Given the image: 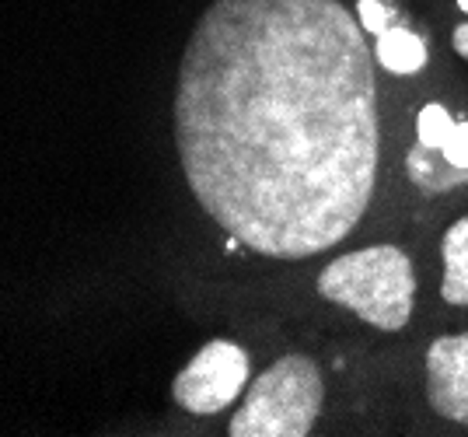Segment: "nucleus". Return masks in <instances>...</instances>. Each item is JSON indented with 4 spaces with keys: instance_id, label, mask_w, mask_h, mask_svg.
Listing matches in <instances>:
<instances>
[{
    "instance_id": "5",
    "label": "nucleus",
    "mask_w": 468,
    "mask_h": 437,
    "mask_svg": "<svg viewBox=\"0 0 468 437\" xmlns=\"http://www.w3.org/2000/svg\"><path fill=\"white\" fill-rule=\"evenodd\" d=\"M416 410L433 431H468V318L430 322L410 368Z\"/></svg>"
},
{
    "instance_id": "7",
    "label": "nucleus",
    "mask_w": 468,
    "mask_h": 437,
    "mask_svg": "<svg viewBox=\"0 0 468 437\" xmlns=\"http://www.w3.org/2000/svg\"><path fill=\"white\" fill-rule=\"evenodd\" d=\"M427 235L430 322L468 318V203L451 207L423 228Z\"/></svg>"
},
{
    "instance_id": "6",
    "label": "nucleus",
    "mask_w": 468,
    "mask_h": 437,
    "mask_svg": "<svg viewBox=\"0 0 468 437\" xmlns=\"http://www.w3.org/2000/svg\"><path fill=\"white\" fill-rule=\"evenodd\" d=\"M252 346L238 336L207 339L172 378V410L189 423L224 420L255 378Z\"/></svg>"
},
{
    "instance_id": "8",
    "label": "nucleus",
    "mask_w": 468,
    "mask_h": 437,
    "mask_svg": "<svg viewBox=\"0 0 468 437\" xmlns=\"http://www.w3.org/2000/svg\"><path fill=\"white\" fill-rule=\"evenodd\" d=\"M441 39L448 42V53L468 70V25H448L441 28Z\"/></svg>"
},
{
    "instance_id": "2",
    "label": "nucleus",
    "mask_w": 468,
    "mask_h": 437,
    "mask_svg": "<svg viewBox=\"0 0 468 437\" xmlns=\"http://www.w3.org/2000/svg\"><path fill=\"white\" fill-rule=\"evenodd\" d=\"M381 67L391 186L381 228H427L468 203V88L437 53V28L410 0H350Z\"/></svg>"
},
{
    "instance_id": "3",
    "label": "nucleus",
    "mask_w": 468,
    "mask_h": 437,
    "mask_svg": "<svg viewBox=\"0 0 468 437\" xmlns=\"http://www.w3.org/2000/svg\"><path fill=\"white\" fill-rule=\"evenodd\" d=\"M304 266L297 294L360 336L410 339L430 325L423 228H374Z\"/></svg>"
},
{
    "instance_id": "1",
    "label": "nucleus",
    "mask_w": 468,
    "mask_h": 437,
    "mask_svg": "<svg viewBox=\"0 0 468 437\" xmlns=\"http://www.w3.org/2000/svg\"><path fill=\"white\" fill-rule=\"evenodd\" d=\"M172 147L249 259L304 266L381 224L388 99L350 0H210L176 63Z\"/></svg>"
},
{
    "instance_id": "4",
    "label": "nucleus",
    "mask_w": 468,
    "mask_h": 437,
    "mask_svg": "<svg viewBox=\"0 0 468 437\" xmlns=\"http://www.w3.org/2000/svg\"><path fill=\"white\" fill-rule=\"evenodd\" d=\"M332 368L308 346H287L255 371L241 402L220 420L228 437H308L329 423Z\"/></svg>"
}]
</instances>
